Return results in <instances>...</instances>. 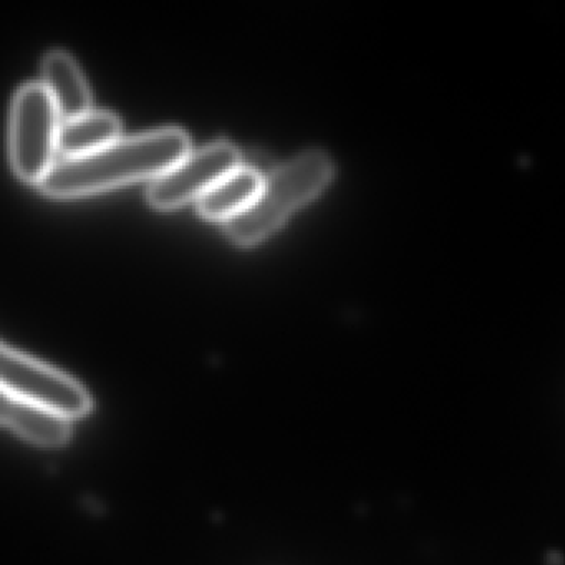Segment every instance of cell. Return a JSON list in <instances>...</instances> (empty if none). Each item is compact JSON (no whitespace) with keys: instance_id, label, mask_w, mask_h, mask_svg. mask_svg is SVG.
Segmentation results:
<instances>
[{"instance_id":"cell-1","label":"cell","mask_w":565,"mask_h":565,"mask_svg":"<svg viewBox=\"0 0 565 565\" xmlns=\"http://www.w3.org/2000/svg\"><path fill=\"white\" fill-rule=\"evenodd\" d=\"M188 153L190 138L181 128H160L118 138L84 157L64 158L38 186L52 198L85 196L145 178L154 180Z\"/></svg>"},{"instance_id":"cell-2","label":"cell","mask_w":565,"mask_h":565,"mask_svg":"<svg viewBox=\"0 0 565 565\" xmlns=\"http://www.w3.org/2000/svg\"><path fill=\"white\" fill-rule=\"evenodd\" d=\"M332 174V160L323 151H303L270 171L253 203L224 221V231L241 246H253L266 239L286 223L297 207L317 196Z\"/></svg>"},{"instance_id":"cell-3","label":"cell","mask_w":565,"mask_h":565,"mask_svg":"<svg viewBox=\"0 0 565 565\" xmlns=\"http://www.w3.org/2000/svg\"><path fill=\"white\" fill-rule=\"evenodd\" d=\"M61 114L54 98L41 82L19 88L12 102L9 151L19 178L29 183H41L57 161Z\"/></svg>"},{"instance_id":"cell-4","label":"cell","mask_w":565,"mask_h":565,"mask_svg":"<svg viewBox=\"0 0 565 565\" xmlns=\"http://www.w3.org/2000/svg\"><path fill=\"white\" fill-rule=\"evenodd\" d=\"M0 383L2 393L51 409L71 422L92 409L90 395L77 380L8 345L0 350Z\"/></svg>"},{"instance_id":"cell-5","label":"cell","mask_w":565,"mask_h":565,"mask_svg":"<svg viewBox=\"0 0 565 565\" xmlns=\"http://www.w3.org/2000/svg\"><path fill=\"white\" fill-rule=\"evenodd\" d=\"M241 167V153L230 141H216L188 153L177 164L154 178L148 188V201L157 210H173L191 200H200L211 186Z\"/></svg>"},{"instance_id":"cell-6","label":"cell","mask_w":565,"mask_h":565,"mask_svg":"<svg viewBox=\"0 0 565 565\" xmlns=\"http://www.w3.org/2000/svg\"><path fill=\"white\" fill-rule=\"evenodd\" d=\"M0 419L15 435L45 448L64 446L72 436L71 419L8 393L0 399Z\"/></svg>"},{"instance_id":"cell-7","label":"cell","mask_w":565,"mask_h":565,"mask_svg":"<svg viewBox=\"0 0 565 565\" xmlns=\"http://www.w3.org/2000/svg\"><path fill=\"white\" fill-rule=\"evenodd\" d=\"M42 84L54 98L62 120L90 111L92 98L87 82L68 52L51 51L42 62Z\"/></svg>"},{"instance_id":"cell-8","label":"cell","mask_w":565,"mask_h":565,"mask_svg":"<svg viewBox=\"0 0 565 565\" xmlns=\"http://www.w3.org/2000/svg\"><path fill=\"white\" fill-rule=\"evenodd\" d=\"M264 178L250 167H237L198 200V210L210 220L227 221L246 210L263 186Z\"/></svg>"},{"instance_id":"cell-9","label":"cell","mask_w":565,"mask_h":565,"mask_svg":"<svg viewBox=\"0 0 565 565\" xmlns=\"http://www.w3.org/2000/svg\"><path fill=\"white\" fill-rule=\"evenodd\" d=\"M120 118L111 111H87L81 117L62 120L57 151L65 158L84 157L118 140Z\"/></svg>"}]
</instances>
